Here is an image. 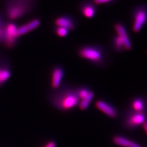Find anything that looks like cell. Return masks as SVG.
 Masks as SVG:
<instances>
[{
	"mask_svg": "<svg viewBox=\"0 0 147 147\" xmlns=\"http://www.w3.org/2000/svg\"><path fill=\"white\" fill-rule=\"evenodd\" d=\"M35 5L36 0H5L4 14L7 20L14 21L28 14Z\"/></svg>",
	"mask_w": 147,
	"mask_h": 147,
	"instance_id": "6da1fadb",
	"label": "cell"
},
{
	"mask_svg": "<svg viewBox=\"0 0 147 147\" xmlns=\"http://www.w3.org/2000/svg\"><path fill=\"white\" fill-rule=\"evenodd\" d=\"M78 55L82 58L97 64L104 63L106 57L105 49L99 45L82 46L78 49Z\"/></svg>",
	"mask_w": 147,
	"mask_h": 147,
	"instance_id": "7a4b0ae2",
	"label": "cell"
},
{
	"mask_svg": "<svg viewBox=\"0 0 147 147\" xmlns=\"http://www.w3.org/2000/svg\"><path fill=\"white\" fill-rule=\"evenodd\" d=\"M17 26L12 22H4V36L3 44L8 49L14 47L17 44L18 38L17 36Z\"/></svg>",
	"mask_w": 147,
	"mask_h": 147,
	"instance_id": "3957f363",
	"label": "cell"
},
{
	"mask_svg": "<svg viewBox=\"0 0 147 147\" xmlns=\"http://www.w3.org/2000/svg\"><path fill=\"white\" fill-rule=\"evenodd\" d=\"M132 30L135 33L139 32L146 22V9L144 5L136 7L132 11Z\"/></svg>",
	"mask_w": 147,
	"mask_h": 147,
	"instance_id": "277c9868",
	"label": "cell"
},
{
	"mask_svg": "<svg viewBox=\"0 0 147 147\" xmlns=\"http://www.w3.org/2000/svg\"><path fill=\"white\" fill-rule=\"evenodd\" d=\"M79 99L76 94L67 93L62 96L58 101L59 107L64 110H69L79 104Z\"/></svg>",
	"mask_w": 147,
	"mask_h": 147,
	"instance_id": "5b68a950",
	"label": "cell"
},
{
	"mask_svg": "<svg viewBox=\"0 0 147 147\" xmlns=\"http://www.w3.org/2000/svg\"><path fill=\"white\" fill-rule=\"evenodd\" d=\"M55 24L57 26H61L69 31L75 30L77 22L74 18L70 16H59L55 20Z\"/></svg>",
	"mask_w": 147,
	"mask_h": 147,
	"instance_id": "8992f818",
	"label": "cell"
},
{
	"mask_svg": "<svg viewBox=\"0 0 147 147\" xmlns=\"http://www.w3.org/2000/svg\"><path fill=\"white\" fill-rule=\"evenodd\" d=\"M79 10L83 16L86 18H91L96 15L97 7L92 1L85 0L80 4Z\"/></svg>",
	"mask_w": 147,
	"mask_h": 147,
	"instance_id": "52a82bcc",
	"label": "cell"
},
{
	"mask_svg": "<svg viewBox=\"0 0 147 147\" xmlns=\"http://www.w3.org/2000/svg\"><path fill=\"white\" fill-rule=\"evenodd\" d=\"M40 24V21L38 18H34V19L31 20L29 22H28L26 24L21 25L19 27H17L16 34L18 38L19 37L28 33L29 32H31L37 28Z\"/></svg>",
	"mask_w": 147,
	"mask_h": 147,
	"instance_id": "ba28073f",
	"label": "cell"
},
{
	"mask_svg": "<svg viewBox=\"0 0 147 147\" xmlns=\"http://www.w3.org/2000/svg\"><path fill=\"white\" fill-rule=\"evenodd\" d=\"M115 30L117 34L123 40L125 44V50H129L132 49V43L130 40L125 26L121 23H117L115 25Z\"/></svg>",
	"mask_w": 147,
	"mask_h": 147,
	"instance_id": "9c48e42d",
	"label": "cell"
},
{
	"mask_svg": "<svg viewBox=\"0 0 147 147\" xmlns=\"http://www.w3.org/2000/svg\"><path fill=\"white\" fill-rule=\"evenodd\" d=\"M64 76L63 69L60 66L55 67L52 71L51 85L53 88H57L59 86Z\"/></svg>",
	"mask_w": 147,
	"mask_h": 147,
	"instance_id": "30bf717a",
	"label": "cell"
},
{
	"mask_svg": "<svg viewBox=\"0 0 147 147\" xmlns=\"http://www.w3.org/2000/svg\"><path fill=\"white\" fill-rule=\"evenodd\" d=\"M96 106L101 112H102L104 114L106 115L110 118H115L117 116V112L111 105L107 104L106 102L102 100L96 101Z\"/></svg>",
	"mask_w": 147,
	"mask_h": 147,
	"instance_id": "8fae6325",
	"label": "cell"
},
{
	"mask_svg": "<svg viewBox=\"0 0 147 147\" xmlns=\"http://www.w3.org/2000/svg\"><path fill=\"white\" fill-rule=\"evenodd\" d=\"M113 141L115 144L123 147H143L139 144L136 143L135 142L123 136H115L113 139Z\"/></svg>",
	"mask_w": 147,
	"mask_h": 147,
	"instance_id": "7c38bea8",
	"label": "cell"
},
{
	"mask_svg": "<svg viewBox=\"0 0 147 147\" xmlns=\"http://www.w3.org/2000/svg\"><path fill=\"white\" fill-rule=\"evenodd\" d=\"M11 74V71L7 63L4 60L0 61V85L9 79Z\"/></svg>",
	"mask_w": 147,
	"mask_h": 147,
	"instance_id": "4fadbf2b",
	"label": "cell"
},
{
	"mask_svg": "<svg viewBox=\"0 0 147 147\" xmlns=\"http://www.w3.org/2000/svg\"><path fill=\"white\" fill-rule=\"evenodd\" d=\"M145 121V117L142 112L134 113L127 120L128 125L131 126H137L144 124Z\"/></svg>",
	"mask_w": 147,
	"mask_h": 147,
	"instance_id": "5bb4252c",
	"label": "cell"
},
{
	"mask_svg": "<svg viewBox=\"0 0 147 147\" xmlns=\"http://www.w3.org/2000/svg\"><path fill=\"white\" fill-rule=\"evenodd\" d=\"M112 45L114 50L117 52H122L125 50V44H124L122 39L117 34L113 37L112 40Z\"/></svg>",
	"mask_w": 147,
	"mask_h": 147,
	"instance_id": "9a60e30c",
	"label": "cell"
},
{
	"mask_svg": "<svg viewBox=\"0 0 147 147\" xmlns=\"http://www.w3.org/2000/svg\"><path fill=\"white\" fill-rule=\"evenodd\" d=\"M94 96V94L93 92L90 91L88 95L87 96L86 98L81 100L79 104V108L82 110L86 109L87 107H88V105L90 104L92 100L93 99Z\"/></svg>",
	"mask_w": 147,
	"mask_h": 147,
	"instance_id": "2e32d148",
	"label": "cell"
},
{
	"mask_svg": "<svg viewBox=\"0 0 147 147\" xmlns=\"http://www.w3.org/2000/svg\"><path fill=\"white\" fill-rule=\"evenodd\" d=\"M54 31L55 34H56L57 36L61 37V38L66 37L69 33V31L64 28H63L61 26H57L55 27Z\"/></svg>",
	"mask_w": 147,
	"mask_h": 147,
	"instance_id": "e0dca14e",
	"label": "cell"
},
{
	"mask_svg": "<svg viewBox=\"0 0 147 147\" xmlns=\"http://www.w3.org/2000/svg\"><path fill=\"white\" fill-rule=\"evenodd\" d=\"M132 107L137 112H141L144 109V103L140 99H136L132 102Z\"/></svg>",
	"mask_w": 147,
	"mask_h": 147,
	"instance_id": "ac0fdd59",
	"label": "cell"
},
{
	"mask_svg": "<svg viewBox=\"0 0 147 147\" xmlns=\"http://www.w3.org/2000/svg\"><path fill=\"white\" fill-rule=\"evenodd\" d=\"M90 91L88 89H86V88H82L80 90H79L78 91V93L77 94L78 98L79 99H83L84 98H86L87 96L88 95Z\"/></svg>",
	"mask_w": 147,
	"mask_h": 147,
	"instance_id": "d6986e66",
	"label": "cell"
},
{
	"mask_svg": "<svg viewBox=\"0 0 147 147\" xmlns=\"http://www.w3.org/2000/svg\"><path fill=\"white\" fill-rule=\"evenodd\" d=\"M117 0H92L96 5H101V4H109L115 2Z\"/></svg>",
	"mask_w": 147,
	"mask_h": 147,
	"instance_id": "ffe728a7",
	"label": "cell"
},
{
	"mask_svg": "<svg viewBox=\"0 0 147 147\" xmlns=\"http://www.w3.org/2000/svg\"><path fill=\"white\" fill-rule=\"evenodd\" d=\"M4 22L0 17V44H3L4 36Z\"/></svg>",
	"mask_w": 147,
	"mask_h": 147,
	"instance_id": "44dd1931",
	"label": "cell"
},
{
	"mask_svg": "<svg viewBox=\"0 0 147 147\" xmlns=\"http://www.w3.org/2000/svg\"><path fill=\"white\" fill-rule=\"evenodd\" d=\"M44 147H56V143L54 141H49Z\"/></svg>",
	"mask_w": 147,
	"mask_h": 147,
	"instance_id": "7402d4cb",
	"label": "cell"
},
{
	"mask_svg": "<svg viewBox=\"0 0 147 147\" xmlns=\"http://www.w3.org/2000/svg\"><path fill=\"white\" fill-rule=\"evenodd\" d=\"M144 127L145 131L146 132L147 130H146V122H144Z\"/></svg>",
	"mask_w": 147,
	"mask_h": 147,
	"instance_id": "603a6c76",
	"label": "cell"
}]
</instances>
